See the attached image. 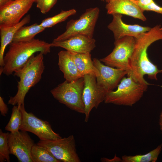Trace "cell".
<instances>
[{"label":"cell","instance_id":"6da1fadb","mask_svg":"<svg viewBox=\"0 0 162 162\" xmlns=\"http://www.w3.org/2000/svg\"><path fill=\"white\" fill-rule=\"evenodd\" d=\"M162 39V26L160 25L151 28L136 39L135 49L130 63L131 71L127 75L131 76L147 88L149 84L145 80L144 76L147 75L150 79L157 80V74L162 73V70H159L149 59L148 48L155 41Z\"/></svg>","mask_w":162,"mask_h":162},{"label":"cell","instance_id":"7a4b0ae2","mask_svg":"<svg viewBox=\"0 0 162 162\" xmlns=\"http://www.w3.org/2000/svg\"><path fill=\"white\" fill-rule=\"evenodd\" d=\"M4 57V65L0 74L9 76L22 66L36 52L46 55L50 52V43L38 39L27 41L12 42Z\"/></svg>","mask_w":162,"mask_h":162},{"label":"cell","instance_id":"3957f363","mask_svg":"<svg viewBox=\"0 0 162 162\" xmlns=\"http://www.w3.org/2000/svg\"><path fill=\"white\" fill-rule=\"evenodd\" d=\"M44 54L39 52L31 56L21 67L14 72V75L19 77L17 91L14 97H10L8 104L16 105L20 108L24 104L25 97L30 89L41 80L45 69Z\"/></svg>","mask_w":162,"mask_h":162},{"label":"cell","instance_id":"277c9868","mask_svg":"<svg viewBox=\"0 0 162 162\" xmlns=\"http://www.w3.org/2000/svg\"><path fill=\"white\" fill-rule=\"evenodd\" d=\"M147 88L131 76L124 77L116 90L107 94L104 102L106 104L131 106L140 99Z\"/></svg>","mask_w":162,"mask_h":162},{"label":"cell","instance_id":"5b68a950","mask_svg":"<svg viewBox=\"0 0 162 162\" xmlns=\"http://www.w3.org/2000/svg\"><path fill=\"white\" fill-rule=\"evenodd\" d=\"M84 86L83 77L72 82L66 80L50 91L53 97L70 109L84 114L82 99Z\"/></svg>","mask_w":162,"mask_h":162},{"label":"cell","instance_id":"8992f818","mask_svg":"<svg viewBox=\"0 0 162 162\" xmlns=\"http://www.w3.org/2000/svg\"><path fill=\"white\" fill-rule=\"evenodd\" d=\"M136 44V38L131 36L115 40L114 48L112 52L100 60L108 66L125 70L128 74L131 71L130 61Z\"/></svg>","mask_w":162,"mask_h":162},{"label":"cell","instance_id":"52a82bcc","mask_svg":"<svg viewBox=\"0 0 162 162\" xmlns=\"http://www.w3.org/2000/svg\"><path fill=\"white\" fill-rule=\"evenodd\" d=\"M100 13L97 7L87 9L76 20H71L67 23L65 32L53 40H66L75 34H82L92 38L97 21Z\"/></svg>","mask_w":162,"mask_h":162},{"label":"cell","instance_id":"ba28073f","mask_svg":"<svg viewBox=\"0 0 162 162\" xmlns=\"http://www.w3.org/2000/svg\"><path fill=\"white\" fill-rule=\"evenodd\" d=\"M37 144L50 151L60 162H81L76 152L74 137L72 135L56 140H40Z\"/></svg>","mask_w":162,"mask_h":162},{"label":"cell","instance_id":"9c48e42d","mask_svg":"<svg viewBox=\"0 0 162 162\" xmlns=\"http://www.w3.org/2000/svg\"><path fill=\"white\" fill-rule=\"evenodd\" d=\"M20 108L22 114V122L20 130L31 132L40 140H56L62 137L52 130L48 122L38 118L31 112H27L24 104Z\"/></svg>","mask_w":162,"mask_h":162},{"label":"cell","instance_id":"30bf717a","mask_svg":"<svg viewBox=\"0 0 162 162\" xmlns=\"http://www.w3.org/2000/svg\"><path fill=\"white\" fill-rule=\"evenodd\" d=\"M83 78L82 99L85 106L84 121L87 122L92 110L94 108H97L99 104L104 101L107 93L98 85L94 74L85 75Z\"/></svg>","mask_w":162,"mask_h":162},{"label":"cell","instance_id":"8fae6325","mask_svg":"<svg viewBox=\"0 0 162 162\" xmlns=\"http://www.w3.org/2000/svg\"><path fill=\"white\" fill-rule=\"evenodd\" d=\"M9 133L8 141L10 154L20 162H33L31 151L35 144L27 131L20 130Z\"/></svg>","mask_w":162,"mask_h":162},{"label":"cell","instance_id":"7c38bea8","mask_svg":"<svg viewBox=\"0 0 162 162\" xmlns=\"http://www.w3.org/2000/svg\"><path fill=\"white\" fill-rule=\"evenodd\" d=\"M34 2L33 0H13L0 8V27L10 26L18 23Z\"/></svg>","mask_w":162,"mask_h":162},{"label":"cell","instance_id":"4fadbf2b","mask_svg":"<svg viewBox=\"0 0 162 162\" xmlns=\"http://www.w3.org/2000/svg\"><path fill=\"white\" fill-rule=\"evenodd\" d=\"M93 61L99 72L98 75L96 76L97 84L107 93L116 88L123 78L128 73L124 70L104 65L97 58H94Z\"/></svg>","mask_w":162,"mask_h":162},{"label":"cell","instance_id":"5bb4252c","mask_svg":"<svg viewBox=\"0 0 162 162\" xmlns=\"http://www.w3.org/2000/svg\"><path fill=\"white\" fill-rule=\"evenodd\" d=\"M112 22L107 27L113 33L115 40L126 36H131L136 39L149 31L151 28L138 24L130 25L125 23L122 19V15L115 14Z\"/></svg>","mask_w":162,"mask_h":162},{"label":"cell","instance_id":"9a60e30c","mask_svg":"<svg viewBox=\"0 0 162 162\" xmlns=\"http://www.w3.org/2000/svg\"><path fill=\"white\" fill-rule=\"evenodd\" d=\"M95 40L82 34H75L68 39L53 41L51 47H60L66 50L80 53H90L96 46Z\"/></svg>","mask_w":162,"mask_h":162},{"label":"cell","instance_id":"2e32d148","mask_svg":"<svg viewBox=\"0 0 162 162\" xmlns=\"http://www.w3.org/2000/svg\"><path fill=\"white\" fill-rule=\"evenodd\" d=\"M105 8L109 14H124L143 21L146 20L143 11L132 0H110Z\"/></svg>","mask_w":162,"mask_h":162},{"label":"cell","instance_id":"e0dca14e","mask_svg":"<svg viewBox=\"0 0 162 162\" xmlns=\"http://www.w3.org/2000/svg\"><path fill=\"white\" fill-rule=\"evenodd\" d=\"M58 55V65L66 80L73 81L83 77L78 70L68 51H61Z\"/></svg>","mask_w":162,"mask_h":162},{"label":"cell","instance_id":"ac0fdd59","mask_svg":"<svg viewBox=\"0 0 162 162\" xmlns=\"http://www.w3.org/2000/svg\"><path fill=\"white\" fill-rule=\"evenodd\" d=\"M29 15H26L17 24L10 26L0 27L1 45L0 48V66L4 65V57L5 48L12 41L14 35L21 27L28 23L30 21Z\"/></svg>","mask_w":162,"mask_h":162},{"label":"cell","instance_id":"d6986e66","mask_svg":"<svg viewBox=\"0 0 162 162\" xmlns=\"http://www.w3.org/2000/svg\"><path fill=\"white\" fill-rule=\"evenodd\" d=\"M80 73L83 76L94 73L96 76L99 74L98 70L94 66L90 53H80L69 51Z\"/></svg>","mask_w":162,"mask_h":162},{"label":"cell","instance_id":"ffe728a7","mask_svg":"<svg viewBox=\"0 0 162 162\" xmlns=\"http://www.w3.org/2000/svg\"><path fill=\"white\" fill-rule=\"evenodd\" d=\"M45 29L40 24L37 23L29 26H22L16 32L12 42L30 41L34 39V37L37 34L43 31Z\"/></svg>","mask_w":162,"mask_h":162},{"label":"cell","instance_id":"44dd1931","mask_svg":"<svg viewBox=\"0 0 162 162\" xmlns=\"http://www.w3.org/2000/svg\"><path fill=\"white\" fill-rule=\"evenodd\" d=\"M162 144L156 148L144 154H137L134 156H123L122 162H155L162 149Z\"/></svg>","mask_w":162,"mask_h":162},{"label":"cell","instance_id":"7402d4cb","mask_svg":"<svg viewBox=\"0 0 162 162\" xmlns=\"http://www.w3.org/2000/svg\"><path fill=\"white\" fill-rule=\"evenodd\" d=\"M31 156L33 162H60L50 151L37 144L32 147Z\"/></svg>","mask_w":162,"mask_h":162},{"label":"cell","instance_id":"603a6c76","mask_svg":"<svg viewBox=\"0 0 162 162\" xmlns=\"http://www.w3.org/2000/svg\"><path fill=\"white\" fill-rule=\"evenodd\" d=\"M76 13V10L74 9L67 10H62L59 14L44 19L40 24L45 28H50L64 21L69 17L75 14Z\"/></svg>","mask_w":162,"mask_h":162},{"label":"cell","instance_id":"cb8c5ba5","mask_svg":"<svg viewBox=\"0 0 162 162\" xmlns=\"http://www.w3.org/2000/svg\"><path fill=\"white\" fill-rule=\"evenodd\" d=\"M22 122V114L18 106H14L9 121L5 127V130L11 133L19 131Z\"/></svg>","mask_w":162,"mask_h":162},{"label":"cell","instance_id":"d4e9b609","mask_svg":"<svg viewBox=\"0 0 162 162\" xmlns=\"http://www.w3.org/2000/svg\"><path fill=\"white\" fill-rule=\"evenodd\" d=\"M9 133L3 132L0 130V161L10 162L9 148L8 139Z\"/></svg>","mask_w":162,"mask_h":162},{"label":"cell","instance_id":"484cf974","mask_svg":"<svg viewBox=\"0 0 162 162\" xmlns=\"http://www.w3.org/2000/svg\"><path fill=\"white\" fill-rule=\"evenodd\" d=\"M143 11H152L162 14V7L157 4L154 0H132Z\"/></svg>","mask_w":162,"mask_h":162},{"label":"cell","instance_id":"4316f807","mask_svg":"<svg viewBox=\"0 0 162 162\" xmlns=\"http://www.w3.org/2000/svg\"><path fill=\"white\" fill-rule=\"evenodd\" d=\"M57 0H38L36 7L41 12L45 14L48 12L57 2Z\"/></svg>","mask_w":162,"mask_h":162},{"label":"cell","instance_id":"83f0119b","mask_svg":"<svg viewBox=\"0 0 162 162\" xmlns=\"http://www.w3.org/2000/svg\"><path fill=\"white\" fill-rule=\"evenodd\" d=\"M8 109L4 103L2 98L0 96V111L1 114L3 116H5L8 113Z\"/></svg>","mask_w":162,"mask_h":162},{"label":"cell","instance_id":"f1b7e54d","mask_svg":"<svg viewBox=\"0 0 162 162\" xmlns=\"http://www.w3.org/2000/svg\"><path fill=\"white\" fill-rule=\"evenodd\" d=\"M101 161L102 162H122V160L117 157L115 155L114 158L112 159L104 158H101Z\"/></svg>","mask_w":162,"mask_h":162},{"label":"cell","instance_id":"f546056e","mask_svg":"<svg viewBox=\"0 0 162 162\" xmlns=\"http://www.w3.org/2000/svg\"><path fill=\"white\" fill-rule=\"evenodd\" d=\"M13 0H0V8H1L8 4Z\"/></svg>","mask_w":162,"mask_h":162},{"label":"cell","instance_id":"4dcf8cb0","mask_svg":"<svg viewBox=\"0 0 162 162\" xmlns=\"http://www.w3.org/2000/svg\"><path fill=\"white\" fill-rule=\"evenodd\" d=\"M159 124L160 129L162 132V111L161 112L160 116Z\"/></svg>","mask_w":162,"mask_h":162},{"label":"cell","instance_id":"1f68e13d","mask_svg":"<svg viewBox=\"0 0 162 162\" xmlns=\"http://www.w3.org/2000/svg\"><path fill=\"white\" fill-rule=\"evenodd\" d=\"M103 2H105L107 3H108L110 0H100Z\"/></svg>","mask_w":162,"mask_h":162},{"label":"cell","instance_id":"d6a6232c","mask_svg":"<svg viewBox=\"0 0 162 162\" xmlns=\"http://www.w3.org/2000/svg\"><path fill=\"white\" fill-rule=\"evenodd\" d=\"M34 2H37L38 0H33Z\"/></svg>","mask_w":162,"mask_h":162}]
</instances>
